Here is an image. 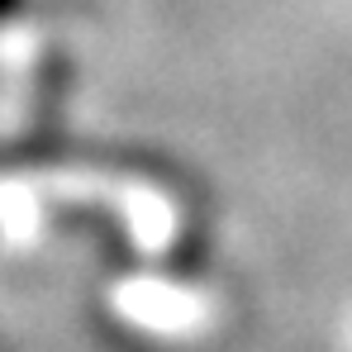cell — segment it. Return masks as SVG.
I'll use <instances>...</instances> for the list:
<instances>
[{"instance_id": "cell-1", "label": "cell", "mask_w": 352, "mask_h": 352, "mask_svg": "<svg viewBox=\"0 0 352 352\" xmlns=\"http://www.w3.org/2000/svg\"><path fill=\"white\" fill-rule=\"evenodd\" d=\"M14 5H19V0H0V19H5V14H10Z\"/></svg>"}]
</instances>
